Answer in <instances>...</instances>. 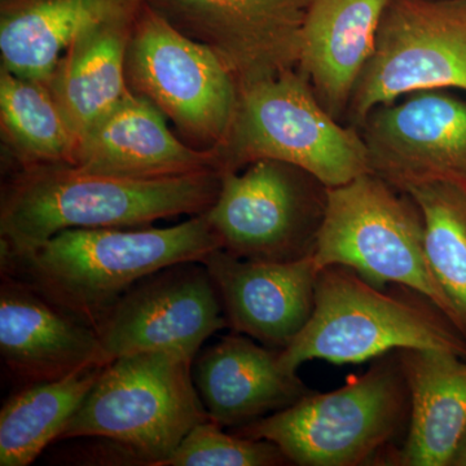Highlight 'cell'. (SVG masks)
Masks as SVG:
<instances>
[{"label":"cell","instance_id":"cell-25","mask_svg":"<svg viewBox=\"0 0 466 466\" xmlns=\"http://www.w3.org/2000/svg\"><path fill=\"white\" fill-rule=\"evenodd\" d=\"M288 461L272 441L227 434L208 419L186 435L164 466H275Z\"/></svg>","mask_w":466,"mask_h":466},{"label":"cell","instance_id":"cell-19","mask_svg":"<svg viewBox=\"0 0 466 466\" xmlns=\"http://www.w3.org/2000/svg\"><path fill=\"white\" fill-rule=\"evenodd\" d=\"M146 0H2V69L47 85L67 48L95 27L134 17Z\"/></svg>","mask_w":466,"mask_h":466},{"label":"cell","instance_id":"cell-7","mask_svg":"<svg viewBox=\"0 0 466 466\" xmlns=\"http://www.w3.org/2000/svg\"><path fill=\"white\" fill-rule=\"evenodd\" d=\"M410 407L400 361H377L339 390L309 391L290 407L238 428L240 437L275 443L300 466H355L395 437Z\"/></svg>","mask_w":466,"mask_h":466},{"label":"cell","instance_id":"cell-24","mask_svg":"<svg viewBox=\"0 0 466 466\" xmlns=\"http://www.w3.org/2000/svg\"><path fill=\"white\" fill-rule=\"evenodd\" d=\"M403 192L421 211L426 257L466 339V184L429 182Z\"/></svg>","mask_w":466,"mask_h":466},{"label":"cell","instance_id":"cell-14","mask_svg":"<svg viewBox=\"0 0 466 466\" xmlns=\"http://www.w3.org/2000/svg\"><path fill=\"white\" fill-rule=\"evenodd\" d=\"M202 263L235 332L281 351L309 323L319 275L312 254L293 262H259L220 248Z\"/></svg>","mask_w":466,"mask_h":466},{"label":"cell","instance_id":"cell-26","mask_svg":"<svg viewBox=\"0 0 466 466\" xmlns=\"http://www.w3.org/2000/svg\"><path fill=\"white\" fill-rule=\"evenodd\" d=\"M455 466H466V431L464 437L460 441L458 451H456L455 456H453L452 464Z\"/></svg>","mask_w":466,"mask_h":466},{"label":"cell","instance_id":"cell-5","mask_svg":"<svg viewBox=\"0 0 466 466\" xmlns=\"http://www.w3.org/2000/svg\"><path fill=\"white\" fill-rule=\"evenodd\" d=\"M312 257L319 271L341 266L377 288L386 283L410 288L459 330L455 309L426 257L421 211L379 175L367 173L328 187Z\"/></svg>","mask_w":466,"mask_h":466},{"label":"cell","instance_id":"cell-11","mask_svg":"<svg viewBox=\"0 0 466 466\" xmlns=\"http://www.w3.org/2000/svg\"><path fill=\"white\" fill-rule=\"evenodd\" d=\"M228 325L207 266L183 262L147 276L126 291L96 327L106 360L142 351L193 359Z\"/></svg>","mask_w":466,"mask_h":466},{"label":"cell","instance_id":"cell-1","mask_svg":"<svg viewBox=\"0 0 466 466\" xmlns=\"http://www.w3.org/2000/svg\"><path fill=\"white\" fill-rule=\"evenodd\" d=\"M207 213L167 228H70L25 250H0L2 275L96 329L147 276L220 249Z\"/></svg>","mask_w":466,"mask_h":466},{"label":"cell","instance_id":"cell-12","mask_svg":"<svg viewBox=\"0 0 466 466\" xmlns=\"http://www.w3.org/2000/svg\"><path fill=\"white\" fill-rule=\"evenodd\" d=\"M180 32L210 48L238 88L299 66L312 0H146Z\"/></svg>","mask_w":466,"mask_h":466},{"label":"cell","instance_id":"cell-21","mask_svg":"<svg viewBox=\"0 0 466 466\" xmlns=\"http://www.w3.org/2000/svg\"><path fill=\"white\" fill-rule=\"evenodd\" d=\"M137 15L84 34L67 48L46 85L78 137L131 94L126 54Z\"/></svg>","mask_w":466,"mask_h":466},{"label":"cell","instance_id":"cell-22","mask_svg":"<svg viewBox=\"0 0 466 466\" xmlns=\"http://www.w3.org/2000/svg\"><path fill=\"white\" fill-rule=\"evenodd\" d=\"M108 363L24 386L0 410V465L27 466L58 441Z\"/></svg>","mask_w":466,"mask_h":466},{"label":"cell","instance_id":"cell-20","mask_svg":"<svg viewBox=\"0 0 466 466\" xmlns=\"http://www.w3.org/2000/svg\"><path fill=\"white\" fill-rule=\"evenodd\" d=\"M440 350H400L410 431L400 464L447 466L466 431V360Z\"/></svg>","mask_w":466,"mask_h":466},{"label":"cell","instance_id":"cell-2","mask_svg":"<svg viewBox=\"0 0 466 466\" xmlns=\"http://www.w3.org/2000/svg\"><path fill=\"white\" fill-rule=\"evenodd\" d=\"M219 170L134 179L70 164L17 167L3 186L0 250H25L70 228H131L213 207Z\"/></svg>","mask_w":466,"mask_h":466},{"label":"cell","instance_id":"cell-16","mask_svg":"<svg viewBox=\"0 0 466 466\" xmlns=\"http://www.w3.org/2000/svg\"><path fill=\"white\" fill-rule=\"evenodd\" d=\"M0 354L24 386L63 379L91 364L109 363L95 328L3 275Z\"/></svg>","mask_w":466,"mask_h":466},{"label":"cell","instance_id":"cell-17","mask_svg":"<svg viewBox=\"0 0 466 466\" xmlns=\"http://www.w3.org/2000/svg\"><path fill=\"white\" fill-rule=\"evenodd\" d=\"M279 352L241 336H227L205 350L193 366V380L208 419L238 429L308 395L297 373L281 366Z\"/></svg>","mask_w":466,"mask_h":466},{"label":"cell","instance_id":"cell-6","mask_svg":"<svg viewBox=\"0 0 466 466\" xmlns=\"http://www.w3.org/2000/svg\"><path fill=\"white\" fill-rule=\"evenodd\" d=\"M408 349L466 357L465 337L433 311L383 294L352 269L330 266L319 271L309 323L279 360L297 373L309 360L358 364Z\"/></svg>","mask_w":466,"mask_h":466},{"label":"cell","instance_id":"cell-9","mask_svg":"<svg viewBox=\"0 0 466 466\" xmlns=\"http://www.w3.org/2000/svg\"><path fill=\"white\" fill-rule=\"evenodd\" d=\"M466 92V0H390L345 122L420 91Z\"/></svg>","mask_w":466,"mask_h":466},{"label":"cell","instance_id":"cell-23","mask_svg":"<svg viewBox=\"0 0 466 466\" xmlns=\"http://www.w3.org/2000/svg\"><path fill=\"white\" fill-rule=\"evenodd\" d=\"M0 124L18 167L75 162L78 135L47 86L2 69Z\"/></svg>","mask_w":466,"mask_h":466},{"label":"cell","instance_id":"cell-10","mask_svg":"<svg viewBox=\"0 0 466 466\" xmlns=\"http://www.w3.org/2000/svg\"><path fill=\"white\" fill-rule=\"evenodd\" d=\"M328 187L302 168L258 159L223 173L207 211L222 249L238 258L293 262L311 256L327 208Z\"/></svg>","mask_w":466,"mask_h":466},{"label":"cell","instance_id":"cell-15","mask_svg":"<svg viewBox=\"0 0 466 466\" xmlns=\"http://www.w3.org/2000/svg\"><path fill=\"white\" fill-rule=\"evenodd\" d=\"M167 122L153 104L131 92L79 137L73 165L91 173L134 179L222 171L216 149L193 148L170 130Z\"/></svg>","mask_w":466,"mask_h":466},{"label":"cell","instance_id":"cell-18","mask_svg":"<svg viewBox=\"0 0 466 466\" xmlns=\"http://www.w3.org/2000/svg\"><path fill=\"white\" fill-rule=\"evenodd\" d=\"M390 0H312L300 34L299 69L330 116L345 122L352 92L376 47Z\"/></svg>","mask_w":466,"mask_h":466},{"label":"cell","instance_id":"cell-3","mask_svg":"<svg viewBox=\"0 0 466 466\" xmlns=\"http://www.w3.org/2000/svg\"><path fill=\"white\" fill-rule=\"evenodd\" d=\"M195 359L142 351L109 361L58 441L101 438L133 465L164 466L196 425L208 420L195 380Z\"/></svg>","mask_w":466,"mask_h":466},{"label":"cell","instance_id":"cell-13","mask_svg":"<svg viewBox=\"0 0 466 466\" xmlns=\"http://www.w3.org/2000/svg\"><path fill=\"white\" fill-rule=\"evenodd\" d=\"M370 170L398 191L416 184H466V101L420 91L379 106L359 128Z\"/></svg>","mask_w":466,"mask_h":466},{"label":"cell","instance_id":"cell-4","mask_svg":"<svg viewBox=\"0 0 466 466\" xmlns=\"http://www.w3.org/2000/svg\"><path fill=\"white\" fill-rule=\"evenodd\" d=\"M216 150L223 173L258 159L293 165L327 187L372 173L360 130L329 115L299 67L238 88L231 127Z\"/></svg>","mask_w":466,"mask_h":466},{"label":"cell","instance_id":"cell-8","mask_svg":"<svg viewBox=\"0 0 466 466\" xmlns=\"http://www.w3.org/2000/svg\"><path fill=\"white\" fill-rule=\"evenodd\" d=\"M128 88L156 106L196 149H218L231 127L238 88L210 48L144 3L126 54Z\"/></svg>","mask_w":466,"mask_h":466}]
</instances>
